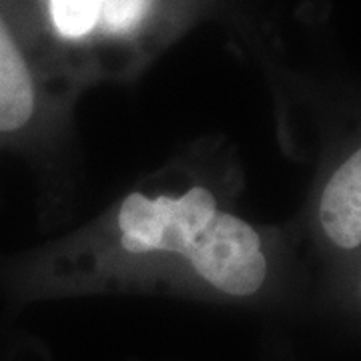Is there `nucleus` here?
Wrapping results in <instances>:
<instances>
[{"instance_id":"nucleus-3","label":"nucleus","mask_w":361,"mask_h":361,"mask_svg":"<svg viewBox=\"0 0 361 361\" xmlns=\"http://www.w3.org/2000/svg\"><path fill=\"white\" fill-rule=\"evenodd\" d=\"M319 219L327 237L343 249L361 245V149L329 179L322 197Z\"/></svg>"},{"instance_id":"nucleus-2","label":"nucleus","mask_w":361,"mask_h":361,"mask_svg":"<svg viewBox=\"0 0 361 361\" xmlns=\"http://www.w3.org/2000/svg\"><path fill=\"white\" fill-rule=\"evenodd\" d=\"M52 25L65 39H80L101 28L125 35L141 25L151 0H49Z\"/></svg>"},{"instance_id":"nucleus-1","label":"nucleus","mask_w":361,"mask_h":361,"mask_svg":"<svg viewBox=\"0 0 361 361\" xmlns=\"http://www.w3.org/2000/svg\"><path fill=\"white\" fill-rule=\"evenodd\" d=\"M121 245L129 253H177L207 283L235 297L253 295L267 261L255 229L217 209L211 191L193 187L180 197L130 193L118 211Z\"/></svg>"},{"instance_id":"nucleus-4","label":"nucleus","mask_w":361,"mask_h":361,"mask_svg":"<svg viewBox=\"0 0 361 361\" xmlns=\"http://www.w3.org/2000/svg\"><path fill=\"white\" fill-rule=\"evenodd\" d=\"M35 113V85L23 54L0 18V133L25 127Z\"/></svg>"}]
</instances>
